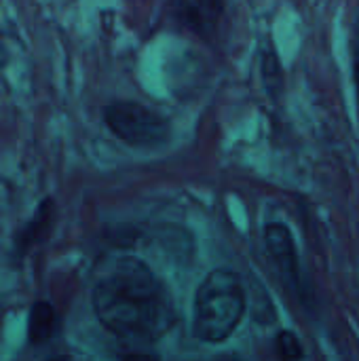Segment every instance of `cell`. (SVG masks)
<instances>
[{"instance_id": "cell-1", "label": "cell", "mask_w": 359, "mask_h": 361, "mask_svg": "<svg viewBox=\"0 0 359 361\" xmlns=\"http://www.w3.org/2000/svg\"><path fill=\"white\" fill-rule=\"evenodd\" d=\"M93 309L106 330L131 343H152L174 324L167 288L133 258L118 260L95 283Z\"/></svg>"}, {"instance_id": "cell-2", "label": "cell", "mask_w": 359, "mask_h": 361, "mask_svg": "<svg viewBox=\"0 0 359 361\" xmlns=\"http://www.w3.org/2000/svg\"><path fill=\"white\" fill-rule=\"evenodd\" d=\"M245 313V292L237 273L220 269L209 273L197 290L193 332L199 341H226Z\"/></svg>"}, {"instance_id": "cell-3", "label": "cell", "mask_w": 359, "mask_h": 361, "mask_svg": "<svg viewBox=\"0 0 359 361\" xmlns=\"http://www.w3.org/2000/svg\"><path fill=\"white\" fill-rule=\"evenodd\" d=\"M106 127L125 144L150 148L169 137V121L138 102H112L102 110Z\"/></svg>"}, {"instance_id": "cell-4", "label": "cell", "mask_w": 359, "mask_h": 361, "mask_svg": "<svg viewBox=\"0 0 359 361\" xmlns=\"http://www.w3.org/2000/svg\"><path fill=\"white\" fill-rule=\"evenodd\" d=\"M176 13L188 30L199 36H209L222 19L224 0H178Z\"/></svg>"}, {"instance_id": "cell-5", "label": "cell", "mask_w": 359, "mask_h": 361, "mask_svg": "<svg viewBox=\"0 0 359 361\" xmlns=\"http://www.w3.org/2000/svg\"><path fill=\"white\" fill-rule=\"evenodd\" d=\"M267 247L275 258L277 267L288 279H298V262L292 243V235L284 224H269L267 228Z\"/></svg>"}, {"instance_id": "cell-6", "label": "cell", "mask_w": 359, "mask_h": 361, "mask_svg": "<svg viewBox=\"0 0 359 361\" xmlns=\"http://www.w3.org/2000/svg\"><path fill=\"white\" fill-rule=\"evenodd\" d=\"M55 324H57V317L51 305H44V302L34 305L30 313V341L40 343V341L51 338V334L55 332Z\"/></svg>"}, {"instance_id": "cell-7", "label": "cell", "mask_w": 359, "mask_h": 361, "mask_svg": "<svg viewBox=\"0 0 359 361\" xmlns=\"http://www.w3.org/2000/svg\"><path fill=\"white\" fill-rule=\"evenodd\" d=\"M277 349L286 361H298L303 357V347L292 332H281L277 338Z\"/></svg>"}, {"instance_id": "cell-8", "label": "cell", "mask_w": 359, "mask_h": 361, "mask_svg": "<svg viewBox=\"0 0 359 361\" xmlns=\"http://www.w3.org/2000/svg\"><path fill=\"white\" fill-rule=\"evenodd\" d=\"M351 55H353V76H355V89H358V99H359V17L355 19V30H353Z\"/></svg>"}, {"instance_id": "cell-9", "label": "cell", "mask_w": 359, "mask_h": 361, "mask_svg": "<svg viewBox=\"0 0 359 361\" xmlns=\"http://www.w3.org/2000/svg\"><path fill=\"white\" fill-rule=\"evenodd\" d=\"M51 361H68L66 357H55V360H51Z\"/></svg>"}]
</instances>
